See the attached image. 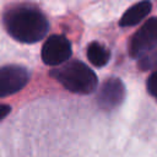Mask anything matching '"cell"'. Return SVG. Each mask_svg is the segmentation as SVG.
Here are the masks:
<instances>
[{
  "label": "cell",
  "mask_w": 157,
  "mask_h": 157,
  "mask_svg": "<svg viewBox=\"0 0 157 157\" xmlns=\"http://www.w3.org/2000/svg\"><path fill=\"white\" fill-rule=\"evenodd\" d=\"M125 96H126V90L123 81L119 77L113 76L105 78L101 85L97 96V103L102 109L112 110L123 103Z\"/></svg>",
  "instance_id": "6"
},
{
  "label": "cell",
  "mask_w": 157,
  "mask_h": 157,
  "mask_svg": "<svg viewBox=\"0 0 157 157\" xmlns=\"http://www.w3.org/2000/svg\"><path fill=\"white\" fill-rule=\"evenodd\" d=\"M157 18H148L132 36L129 44V54L132 59L156 52L157 49Z\"/></svg>",
  "instance_id": "3"
},
{
  "label": "cell",
  "mask_w": 157,
  "mask_h": 157,
  "mask_svg": "<svg viewBox=\"0 0 157 157\" xmlns=\"http://www.w3.org/2000/svg\"><path fill=\"white\" fill-rule=\"evenodd\" d=\"M6 32L17 42L37 43L45 37L49 22L44 13L32 6H17L4 15Z\"/></svg>",
  "instance_id": "1"
},
{
  "label": "cell",
  "mask_w": 157,
  "mask_h": 157,
  "mask_svg": "<svg viewBox=\"0 0 157 157\" xmlns=\"http://www.w3.org/2000/svg\"><path fill=\"white\" fill-rule=\"evenodd\" d=\"M72 47L70 40L63 34H53L42 47V60L45 65L59 66L71 58Z\"/></svg>",
  "instance_id": "4"
},
{
  "label": "cell",
  "mask_w": 157,
  "mask_h": 157,
  "mask_svg": "<svg viewBox=\"0 0 157 157\" xmlns=\"http://www.w3.org/2000/svg\"><path fill=\"white\" fill-rule=\"evenodd\" d=\"M156 59H157V50L156 52H152V53H148L144 56H141L140 59H137L139 61V67L141 70H151V69H155L156 66Z\"/></svg>",
  "instance_id": "9"
},
{
  "label": "cell",
  "mask_w": 157,
  "mask_h": 157,
  "mask_svg": "<svg viewBox=\"0 0 157 157\" xmlns=\"http://www.w3.org/2000/svg\"><path fill=\"white\" fill-rule=\"evenodd\" d=\"M87 58L90 63L96 67H102L108 64L110 59V52L99 42H92L87 47Z\"/></svg>",
  "instance_id": "8"
},
{
  "label": "cell",
  "mask_w": 157,
  "mask_h": 157,
  "mask_svg": "<svg viewBox=\"0 0 157 157\" xmlns=\"http://www.w3.org/2000/svg\"><path fill=\"white\" fill-rule=\"evenodd\" d=\"M29 81V72L21 65H5L0 67V98L20 92Z\"/></svg>",
  "instance_id": "5"
},
{
  "label": "cell",
  "mask_w": 157,
  "mask_h": 157,
  "mask_svg": "<svg viewBox=\"0 0 157 157\" xmlns=\"http://www.w3.org/2000/svg\"><path fill=\"white\" fill-rule=\"evenodd\" d=\"M10 112H11V107L10 105L0 103V120H2Z\"/></svg>",
  "instance_id": "11"
},
{
  "label": "cell",
  "mask_w": 157,
  "mask_h": 157,
  "mask_svg": "<svg viewBox=\"0 0 157 157\" xmlns=\"http://www.w3.org/2000/svg\"><path fill=\"white\" fill-rule=\"evenodd\" d=\"M156 71H152L146 81V87H147V92L150 93L151 97L156 98L157 97V92H156V88H157V85H156Z\"/></svg>",
  "instance_id": "10"
},
{
  "label": "cell",
  "mask_w": 157,
  "mask_h": 157,
  "mask_svg": "<svg viewBox=\"0 0 157 157\" xmlns=\"http://www.w3.org/2000/svg\"><path fill=\"white\" fill-rule=\"evenodd\" d=\"M152 10V2L150 0H142L129 7L119 21L120 27H132L140 23Z\"/></svg>",
  "instance_id": "7"
},
{
  "label": "cell",
  "mask_w": 157,
  "mask_h": 157,
  "mask_svg": "<svg viewBox=\"0 0 157 157\" xmlns=\"http://www.w3.org/2000/svg\"><path fill=\"white\" fill-rule=\"evenodd\" d=\"M49 74L72 93L90 94L98 86V78L94 71L80 60H67L56 69H53Z\"/></svg>",
  "instance_id": "2"
}]
</instances>
